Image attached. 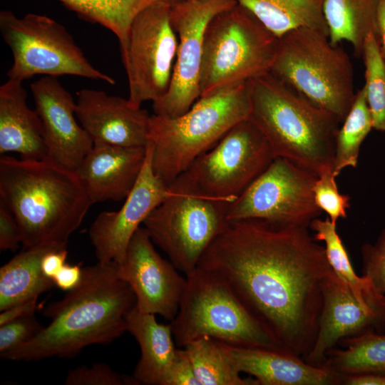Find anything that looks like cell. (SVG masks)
<instances>
[{"instance_id": "16", "label": "cell", "mask_w": 385, "mask_h": 385, "mask_svg": "<svg viewBox=\"0 0 385 385\" xmlns=\"http://www.w3.org/2000/svg\"><path fill=\"white\" fill-rule=\"evenodd\" d=\"M170 261L155 249L144 227L135 232L124 260L118 264L120 276L130 286L138 310L159 314L172 321L176 316L187 284Z\"/></svg>"}, {"instance_id": "17", "label": "cell", "mask_w": 385, "mask_h": 385, "mask_svg": "<svg viewBox=\"0 0 385 385\" xmlns=\"http://www.w3.org/2000/svg\"><path fill=\"white\" fill-rule=\"evenodd\" d=\"M48 150V158L72 170L80 165L93 141L76 119V102L56 76L31 84Z\"/></svg>"}, {"instance_id": "32", "label": "cell", "mask_w": 385, "mask_h": 385, "mask_svg": "<svg viewBox=\"0 0 385 385\" xmlns=\"http://www.w3.org/2000/svg\"><path fill=\"white\" fill-rule=\"evenodd\" d=\"M361 56L365 66L364 86L373 129L385 132V60L375 33L366 36Z\"/></svg>"}, {"instance_id": "34", "label": "cell", "mask_w": 385, "mask_h": 385, "mask_svg": "<svg viewBox=\"0 0 385 385\" xmlns=\"http://www.w3.org/2000/svg\"><path fill=\"white\" fill-rule=\"evenodd\" d=\"M66 385H123L133 384V379L123 376L108 364L98 363L91 367L81 366L71 370L65 379Z\"/></svg>"}, {"instance_id": "24", "label": "cell", "mask_w": 385, "mask_h": 385, "mask_svg": "<svg viewBox=\"0 0 385 385\" xmlns=\"http://www.w3.org/2000/svg\"><path fill=\"white\" fill-rule=\"evenodd\" d=\"M67 244L45 243L23 250L0 268V311L38 298L50 290L53 282L41 271V261L50 251L66 248Z\"/></svg>"}, {"instance_id": "25", "label": "cell", "mask_w": 385, "mask_h": 385, "mask_svg": "<svg viewBox=\"0 0 385 385\" xmlns=\"http://www.w3.org/2000/svg\"><path fill=\"white\" fill-rule=\"evenodd\" d=\"M309 229L314 232L315 240L324 242L332 270L349 287L363 309L385 326V294L376 289L368 277L356 274L337 231V225L328 217L324 220L317 217L311 221Z\"/></svg>"}, {"instance_id": "36", "label": "cell", "mask_w": 385, "mask_h": 385, "mask_svg": "<svg viewBox=\"0 0 385 385\" xmlns=\"http://www.w3.org/2000/svg\"><path fill=\"white\" fill-rule=\"evenodd\" d=\"M43 328L34 315L0 326V353L10 351L34 338Z\"/></svg>"}, {"instance_id": "28", "label": "cell", "mask_w": 385, "mask_h": 385, "mask_svg": "<svg viewBox=\"0 0 385 385\" xmlns=\"http://www.w3.org/2000/svg\"><path fill=\"white\" fill-rule=\"evenodd\" d=\"M326 354L322 365L342 377L385 373V333L369 332L342 339Z\"/></svg>"}, {"instance_id": "21", "label": "cell", "mask_w": 385, "mask_h": 385, "mask_svg": "<svg viewBox=\"0 0 385 385\" xmlns=\"http://www.w3.org/2000/svg\"><path fill=\"white\" fill-rule=\"evenodd\" d=\"M222 344L237 370L255 378L259 385H339L342 382L337 374L282 350Z\"/></svg>"}, {"instance_id": "30", "label": "cell", "mask_w": 385, "mask_h": 385, "mask_svg": "<svg viewBox=\"0 0 385 385\" xmlns=\"http://www.w3.org/2000/svg\"><path fill=\"white\" fill-rule=\"evenodd\" d=\"M84 19L112 31L120 47L125 42L135 17L146 8L160 2L174 4L179 0H59Z\"/></svg>"}, {"instance_id": "4", "label": "cell", "mask_w": 385, "mask_h": 385, "mask_svg": "<svg viewBox=\"0 0 385 385\" xmlns=\"http://www.w3.org/2000/svg\"><path fill=\"white\" fill-rule=\"evenodd\" d=\"M249 119L259 128L276 157L318 176L334 168L342 122L288 87L272 73L249 81Z\"/></svg>"}, {"instance_id": "29", "label": "cell", "mask_w": 385, "mask_h": 385, "mask_svg": "<svg viewBox=\"0 0 385 385\" xmlns=\"http://www.w3.org/2000/svg\"><path fill=\"white\" fill-rule=\"evenodd\" d=\"M200 385H259L252 376L243 378L222 342L202 337L183 347Z\"/></svg>"}, {"instance_id": "37", "label": "cell", "mask_w": 385, "mask_h": 385, "mask_svg": "<svg viewBox=\"0 0 385 385\" xmlns=\"http://www.w3.org/2000/svg\"><path fill=\"white\" fill-rule=\"evenodd\" d=\"M162 385H200L185 349H177Z\"/></svg>"}, {"instance_id": "3", "label": "cell", "mask_w": 385, "mask_h": 385, "mask_svg": "<svg viewBox=\"0 0 385 385\" xmlns=\"http://www.w3.org/2000/svg\"><path fill=\"white\" fill-rule=\"evenodd\" d=\"M0 200L21 232L23 249L67 244L93 205L76 171L46 158H0Z\"/></svg>"}, {"instance_id": "1", "label": "cell", "mask_w": 385, "mask_h": 385, "mask_svg": "<svg viewBox=\"0 0 385 385\" xmlns=\"http://www.w3.org/2000/svg\"><path fill=\"white\" fill-rule=\"evenodd\" d=\"M309 228L230 221L198 265L226 281L281 350L304 360L318 331L323 282L332 270Z\"/></svg>"}, {"instance_id": "13", "label": "cell", "mask_w": 385, "mask_h": 385, "mask_svg": "<svg viewBox=\"0 0 385 385\" xmlns=\"http://www.w3.org/2000/svg\"><path fill=\"white\" fill-rule=\"evenodd\" d=\"M318 175L281 157L233 202L229 221L261 220L284 225L309 227L322 211L317 205L313 187Z\"/></svg>"}, {"instance_id": "33", "label": "cell", "mask_w": 385, "mask_h": 385, "mask_svg": "<svg viewBox=\"0 0 385 385\" xmlns=\"http://www.w3.org/2000/svg\"><path fill=\"white\" fill-rule=\"evenodd\" d=\"M313 192L317 205L322 212H326L332 223L337 225L339 218L346 217L350 197L339 192L332 171L318 176Z\"/></svg>"}, {"instance_id": "9", "label": "cell", "mask_w": 385, "mask_h": 385, "mask_svg": "<svg viewBox=\"0 0 385 385\" xmlns=\"http://www.w3.org/2000/svg\"><path fill=\"white\" fill-rule=\"evenodd\" d=\"M275 158L262 133L247 118L197 158L169 187L175 192L233 202Z\"/></svg>"}, {"instance_id": "20", "label": "cell", "mask_w": 385, "mask_h": 385, "mask_svg": "<svg viewBox=\"0 0 385 385\" xmlns=\"http://www.w3.org/2000/svg\"><path fill=\"white\" fill-rule=\"evenodd\" d=\"M145 146L93 142L90 151L74 170L93 204L125 199L143 166Z\"/></svg>"}, {"instance_id": "18", "label": "cell", "mask_w": 385, "mask_h": 385, "mask_svg": "<svg viewBox=\"0 0 385 385\" xmlns=\"http://www.w3.org/2000/svg\"><path fill=\"white\" fill-rule=\"evenodd\" d=\"M75 113L93 142L121 146H145L148 142L150 115L145 109L131 107L128 99L82 89Z\"/></svg>"}, {"instance_id": "31", "label": "cell", "mask_w": 385, "mask_h": 385, "mask_svg": "<svg viewBox=\"0 0 385 385\" xmlns=\"http://www.w3.org/2000/svg\"><path fill=\"white\" fill-rule=\"evenodd\" d=\"M372 129V118L363 86L356 93L337 134L333 168L336 178L344 168L356 167L361 145Z\"/></svg>"}, {"instance_id": "44", "label": "cell", "mask_w": 385, "mask_h": 385, "mask_svg": "<svg viewBox=\"0 0 385 385\" xmlns=\"http://www.w3.org/2000/svg\"><path fill=\"white\" fill-rule=\"evenodd\" d=\"M183 1H203V0H183Z\"/></svg>"}, {"instance_id": "8", "label": "cell", "mask_w": 385, "mask_h": 385, "mask_svg": "<svg viewBox=\"0 0 385 385\" xmlns=\"http://www.w3.org/2000/svg\"><path fill=\"white\" fill-rule=\"evenodd\" d=\"M279 38L237 3L216 15L205 34L200 97L269 72Z\"/></svg>"}, {"instance_id": "12", "label": "cell", "mask_w": 385, "mask_h": 385, "mask_svg": "<svg viewBox=\"0 0 385 385\" xmlns=\"http://www.w3.org/2000/svg\"><path fill=\"white\" fill-rule=\"evenodd\" d=\"M173 4L157 3L139 13L120 47L128 83V101L133 108L156 101L170 86L178 45L170 19Z\"/></svg>"}, {"instance_id": "40", "label": "cell", "mask_w": 385, "mask_h": 385, "mask_svg": "<svg viewBox=\"0 0 385 385\" xmlns=\"http://www.w3.org/2000/svg\"><path fill=\"white\" fill-rule=\"evenodd\" d=\"M67 255L66 248L46 253L41 261V271L43 275L53 281L57 273L66 264Z\"/></svg>"}, {"instance_id": "2", "label": "cell", "mask_w": 385, "mask_h": 385, "mask_svg": "<svg viewBox=\"0 0 385 385\" xmlns=\"http://www.w3.org/2000/svg\"><path fill=\"white\" fill-rule=\"evenodd\" d=\"M135 304L130 286L119 274L118 263L98 262L83 267L78 286L44 309L49 324L1 358H72L87 346L110 344L126 331L125 316Z\"/></svg>"}, {"instance_id": "23", "label": "cell", "mask_w": 385, "mask_h": 385, "mask_svg": "<svg viewBox=\"0 0 385 385\" xmlns=\"http://www.w3.org/2000/svg\"><path fill=\"white\" fill-rule=\"evenodd\" d=\"M125 324L141 353L132 376L135 384L162 385L177 352L170 323H158L155 314L142 313L135 306L127 313Z\"/></svg>"}, {"instance_id": "22", "label": "cell", "mask_w": 385, "mask_h": 385, "mask_svg": "<svg viewBox=\"0 0 385 385\" xmlns=\"http://www.w3.org/2000/svg\"><path fill=\"white\" fill-rule=\"evenodd\" d=\"M22 81L9 78L0 87V153L14 152L21 158H48L40 118L27 104Z\"/></svg>"}, {"instance_id": "15", "label": "cell", "mask_w": 385, "mask_h": 385, "mask_svg": "<svg viewBox=\"0 0 385 385\" xmlns=\"http://www.w3.org/2000/svg\"><path fill=\"white\" fill-rule=\"evenodd\" d=\"M145 147L143 166L122 207L117 211L102 212L89 228L90 240L98 262L122 263L140 224L173 194L170 187L153 171L152 143L148 140Z\"/></svg>"}, {"instance_id": "41", "label": "cell", "mask_w": 385, "mask_h": 385, "mask_svg": "<svg viewBox=\"0 0 385 385\" xmlns=\"http://www.w3.org/2000/svg\"><path fill=\"white\" fill-rule=\"evenodd\" d=\"M38 298L16 304L1 311L0 326L12 320L34 315L38 308Z\"/></svg>"}, {"instance_id": "10", "label": "cell", "mask_w": 385, "mask_h": 385, "mask_svg": "<svg viewBox=\"0 0 385 385\" xmlns=\"http://www.w3.org/2000/svg\"><path fill=\"white\" fill-rule=\"evenodd\" d=\"M0 30L13 56L9 78L23 81L36 74L74 75L115 84L88 61L66 29L48 16L27 14L19 18L4 10Z\"/></svg>"}, {"instance_id": "42", "label": "cell", "mask_w": 385, "mask_h": 385, "mask_svg": "<svg viewBox=\"0 0 385 385\" xmlns=\"http://www.w3.org/2000/svg\"><path fill=\"white\" fill-rule=\"evenodd\" d=\"M344 385H385V373H369L345 376L342 377Z\"/></svg>"}, {"instance_id": "11", "label": "cell", "mask_w": 385, "mask_h": 385, "mask_svg": "<svg viewBox=\"0 0 385 385\" xmlns=\"http://www.w3.org/2000/svg\"><path fill=\"white\" fill-rule=\"evenodd\" d=\"M231 202L173 191L143 225L153 242L188 276L229 224Z\"/></svg>"}, {"instance_id": "43", "label": "cell", "mask_w": 385, "mask_h": 385, "mask_svg": "<svg viewBox=\"0 0 385 385\" xmlns=\"http://www.w3.org/2000/svg\"><path fill=\"white\" fill-rule=\"evenodd\" d=\"M376 36L382 56L385 60V0H379Z\"/></svg>"}, {"instance_id": "6", "label": "cell", "mask_w": 385, "mask_h": 385, "mask_svg": "<svg viewBox=\"0 0 385 385\" xmlns=\"http://www.w3.org/2000/svg\"><path fill=\"white\" fill-rule=\"evenodd\" d=\"M270 72L341 122L355 98L349 56L319 29L301 28L281 36Z\"/></svg>"}, {"instance_id": "7", "label": "cell", "mask_w": 385, "mask_h": 385, "mask_svg": "<svg viewBox=\"0 0 385 385\" xmlns=\"http://www.w3.org/2000/svg\"><path fill=\"white\" fill-rule=\"evenodd\" d=\"M186 278L178 312L170 322L178 346L210 337L236 346L281 350L220 274L197 266Z\"/></svg>"}, {"instance_id": "35", "label": "cell", "mask_w": 385, "mask_h": 385, "mask_svg": "<svg viewBox=\"0 0 385 385\" xmlns=\"http://www.w3.org/2000/svg\"><path fill=\"white\" fill-rule=\"evenodd\" d=\"M362 274L368 277L376 289L385 294V227L374 243L361 248Z\"/></svg>"}, {"instance_id": "19", "label": "cell", "mask_w": 385, "mask_h": 385, "mask_svg": "<svg viewBox=\"0 0 385 385\" xmlns=\"http://www.w3.org/2000/svg\"><path fill=\"white\" fill-rule=\"evenodd\" d=\"M369 332L385 333V326L356 300L332 270L322 284V306L314 346L305 361L322 366L327 353L344 339Z\"/></svg>"}, {"instance_id": "14", "label": "cell", "mask_w": 385, "mask_h": 385, "mask_svg": "<svg viewBox=\"0 0 385 385\" xmlns=\"http://www.w3.org/2000/svg\"><path fill=\"white\" fill-rule=\"evenodd\" d=\"M237 3V0H180L172 5L170 19L178 38V50L168 90L153 103L154 114L179 116L200 98L205 30L216 15Z\"/></svg>"}, {"instance_id": "39", "label": "cell", "mask_w": 385, "mask_h": 385, "mask_svg": "<svg viewBox=\"0 0 385 385\" xmlns=\"http://www.w3.org/2000/svg\"><path fill=\"white\" fill-rule=\"evenodd\" d=\"M83 268L79 265L66 264L53 279L54 285L63 291H70L80 283Z\"/></svg>"}, {"instance_id": "26", "label": "cell", "mask_w": 385, "mask_h": 385, "mask_svg": "<svg viewBox=\"0 0 385 385\" xmlns=\"http://www.w3.org/2000/svg\"><path fill=\"white\" fill-rule=\"evenodd\" d=\"M274 35L301 28L321 30L329 35L324 16V0H237Z\"/></svg>"}, {"instance_id": "27", "label": "cell", "mask_w": 385, "mask_h": 385, "mask_svg": "<svg viewBox=\"0 0 385 385\" xmlns=\"http://www.w3.org/2000/svg\"><path fill=\"white\" fill-rule=\"evenodd\" d=\"M379 0H324V16L333 45L349 42L356 56L362 55L370 32L376 35Z\"/></svg>"}, {"instance_id": "5", "label": "cell", "mask_w": 385, "mask_h": 385, "mask_svg": "<svg viewBox=\"0 0 385 385\" xmlns=\"http://www.w3.org/2000/svg\"><path fill=\"white\" fill-rule=\"evenodd\" d=\"M250 107L246 81L200 97L179 116L150 115L148 140L153 146L155 175L169 186L197 158L248 118Z\"/></svg>"}, {"instance_id": "38", "label": "cell", "mask_w": 385, "mask_h": 385, "mask_svg": "<svg viewBox=\"0 0 385 385\" xmlns=\"http://www.w3.org/2000/svg\"><path fill=\"white\" fill-rule=\"evenodd\" d=\"M19 225L7 205L0 200V250H15L21 243Z\"/></svg>"}]
</instances>
